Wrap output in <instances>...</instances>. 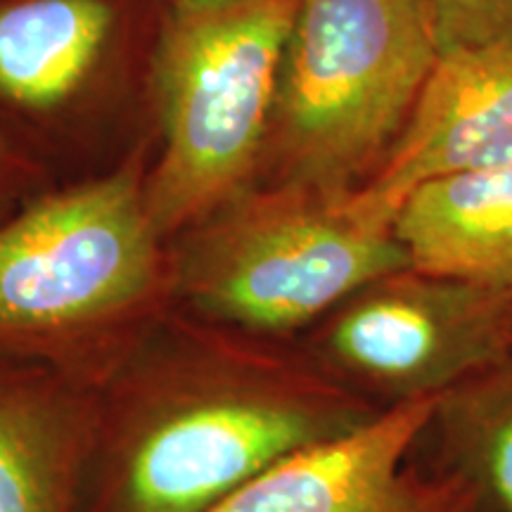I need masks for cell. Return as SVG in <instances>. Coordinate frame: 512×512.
Wrapping results in <instances>:
<instances>
[{
	"label": "cell",
	"mask_w": 512,
	"mask_h": 512,
	"mask_svg": "<svg viewBox=\"0 0 512 512\" xmlns=\"http://www.w3.org/2000/svg\"><path fill=\"white\" fill-rule=\"evenodd\" d=\"M309 354L380 408L432 399L512 356V290L401 268L320 318Z\"/></svg>",
	"instance_id": "5"
},
{
	"label": "cell",
	"mask_w": 512,
	"mask_h": 512,
	"mask_svg": "<svg viewBox=\"0 0 512 512\" xmlns=\"http://www.w3.org/2000/svg\"><path fill=\"white\" fill-rule=\"evenodd\" d=\"M510 290H512V287H510Z\"/></svg>",
	"instance_id": "15"
},
{
	"label": "cell",
	"mask_w": 512,
	"mask_h": 512,
	"mask_svg": "<svg viewBox=\"0 0 512 512\" xmlns=\"http://www.w3.org/2000/svg\"><path fill=\"white\" fill-rule=\"evenodd\" d=\"M171 3L178 5V3H192V0H171Z\"/></svg>",
	"instance_id": "14"
},
{
	"label": "cell",
	"mask_w": 512,
	"mask_h": 512,
	"mask_svg": "<svg viewBox=\"0 0 512 512\" xmlns=\"http://www.w3.org/2000/svg\"><path fill=\"white\" fill-rule=\"evenodd\" d=\"M439 470L463 482L482 512H512V356L434 399Z\"/></svg>",
	"instance_id": "12"
},
{
	"label": "cell",
	"mask_w": 512,
	"mask_h": 512,
	"mask_svg": "<svg viewBox=\"0 0 512 512\" xmlns=\"http://www.w3.org/2000/svg\"><path fill=\"white\" fill-rule=\"evenodd\" d=\"M439 53L512 38V0H425Z\"/></svg>",
	"instance_id": "13"
},
{
	"label": "cell",
	"mask_w": 512,
	"mask_h": 512,
	"mask_svg": "<svg viewBox=\"0 0 512 512\" xmlns=\"http://www.w3.org/2000/svg\"><path fill=\"white\" fill-rule=\"evenodd\" d=\"M434 399L384 408L356 430L299 448L207 512H482L456 477L408 465Z\"/></svg>",
	"instance_id": "7"
},
{
	"label": "cell",
	"mask_w": 512,
	"mask_h": 512,
	"mask_svg": "<svg viewBox=\"0 0 512 512\" xmlns=\"http://www.w3.org/2000/svg\"><path fill=\"white\" fill-rule=\"evenodd\" d=\"M512 162V38L439 53L380 171L349 197L375 228L392 230L422 185Z\"/></svg>",
	"instance_id": "8"
},
{
	"label": "cell",
	"mask_w": 512,
	"mask_h": 512,
	"mask_svg": "<svg viewBox=\"0 0 512 512\" xmlns=\"http://www.w3.org/2000/svg\"><path fill=\"white\" fill-rule=\"evenodd\" d=\"M299 0L174 5L152 67L164 155L145 188L157 235L245 190L264 147Z\"/></svg>",
	"instance_id": "3"
},
{
	"label": "cell",
	"mask_w": 512,
	"mask_h": 512,
	"mask_svg": "<svg viewBox=\"0 0 512 512\" xmlns=\"http://www.w3.org/2000/svg\"><path fill=\"white\" fill-rule=\"evenodd\" d=\"M197 226L178 266L183 294L207 318L256 335L318 323L370 280L411 266L394 230L297 185L242 190Z\"/></svg>",
	"instance_id": "4"
},
{
	"label": "cell",
	"mask_w": 512,
	"mask_h": 512,
	"mask_svg": "<svg viewBox=\"0 0 512 512\" xmlns=\"http://www.w3.org/2000/svg\"><path fill=\"white\" fill-rule=\"evenodd\" d=\"M102 0H24L0 8V95L24 107L69 98L112 27Z\"/></svg>",
	"instance_id": "10"
},
{
	"label": "cell",
	"mask_w": 512,
	"mask_h": 512,
	"mask_svg": "<svg viewBox=\"0 0 512 512\" xmlns=\"http://www.w3.org/2000/svg\"><path fill=\"white\" fill-rule=\"evenodd\" d=\"M392 230L418 271L512 287V162L422 185Z\"/></svg>",
	"instance_id": "9"
},
{
	"label": "cell",
	"mask_w": 512,
	"mask_h": 512,
	"mask_svg": "<svg viewBox=\"0 0 512 512\" xmlns=\"http://www.w3.org/2000/svg\"><path fill=\"white\" fill-rule=\"evenodd\" d=\"M79 437L50 389L0 375V512H69Z\"/></svg>",
	"instance_id": "11"
},
{
	"label": "cell",
	"mask_w": 512,
	"mask_h": 512,
	"mask_svg": "<svg viewBox=\"0 0 512 512\" xmlns=\"http://www.w3.org/2000/svg\"><path fill=\"white\" fill-rule=\"evenodd\" d=\"M157 230L136 171L38 202L0 228V337L98 323L157 283Z\"/></svg>",
	"instance_id": "6"
},
{
	"label": "cell",
	"mask_w": 512,
	"mask_h": 512,
	"mask_svg": "<svg viewBox=\"0 0 512 512\" xmlns=\"http://www.w3.org/2000/svg\"><path fill=\"white\" fill-rule=\"evenodd\" d=\"M382 411L309 351L188 335L159 358L152 403L121 434L107 512H207L290 453Z\"/></svg>",
	"instance_id": "1"
},
{
	"label": "cell",
	"mask_w": 512,
	"mask_h": 512,
	"mask_svg": "<svg viewBox=\"0 0 512 512\" xmlns=\"http://www.w3.org/2000/svg\"><path fill=\"white\" fill-rule=\"evenodd\" d=\"M439 57L425 0H299L271 138L285 185L349 200L389 157Z\"/></svg>",
	"instance_id": "2"
}]
</instances>
